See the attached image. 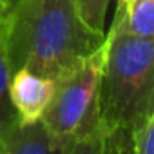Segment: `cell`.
<instances>
[{"label": "cell", "mask_w": 154, "mask_h": 154, "mask_svg": "<svg viewBox=\"0 0 154 154\" xmlns=\"http://www.w3.org/2000/svg\"><path fill=\"white\" fill-rule=\"evenodd\" d=\"M105 62V42L54 82L51 102L42 116L51 140L69 149L100 129V82Z\"/></svg>", "instance_id": "3"}, {"label": "cell", "mask_w": 154, "mask_h": 154, "mask_svg": "<svg viewBox=\"0 0 154 154\" xmlns=\"http://www.w3.org/2000/svg\"><path fill=\"white\" fill-rule=\"evenodd\" d=\"M54 91V80L33 72L29 69H18L11 74L9 98L20 123H35L42 120Z\"/></svg>", "instance_id": "4"}, {"label": "cell", "mask_w": 154, "mask_h": 154, "mask_svg": "<svg viewBox=\"0 0 154 154\" xmlns=\"http://www.w3.org/2000/svg\"><path fill=\"white\" fill-rule=\"evenodd\" d=\"M4 22V8H2V0H0V26Z\"/></svg>", "instance_id": "13"}, {"label": "cell", "mask_w": 154, "mask_h": 154, "mask_svg": "<svg viewBox=\"0 0 154 154\" xmlns=\"http://www.w3.org/2000/svg\"><path fill=\"white\" fill-rule=\"evenodd\" d=\"M4 152H6V143L0 140V154H4Z\"/></svg>", "instance_id": "14"}, {"label": "cell", "mask_w": 154, "mask_h": 154, "mask_svg": "<svg viewBox=\"0 0 154 154\" xmlns=\"http://www.w3.org/2000/svg\"><path fill=\"white\" fill-rule=\"evenodd\" d=\"M129 2H131V0H118V4H120V6H127Z\"/></svg>", "instance_id": "15"}, {"label": "cell", "mask_w": 154, "mask_h": 154, "mask_svg": "<svg viewBox=\"0 0 154 154\" xmlns=\"http://www.w3.org/2000/svg\"><path fill=\"white\" fill-rule=\"evenodd\" d=\"M116 154H132V141H131V140H127V141L120 147V150H118Z\"/></svg>", "instance_id": "12"}, {"label": "cell", "mask_w": 154, "mask_h": 154, "mask_svg": "<svg viewBox=\"0 0 154 154\" xmlns=\"http://www.w3.org/2000/svg\"><path fill=\"white\" fill-rule=\"evenodd\" d=\"M132 154H154V116L143 122L131 136Z\"/></svg>", "instance_id": "10"}, {"label": "cell", "mask_w": 154, "mask_h": 154, "mask_svg": "<svg viewBox=\"0 0 154 154\" xmlns=\"http://www.w3.org/2000/svg\"><path fill=\"white\" fill-rule=\"evenodd\" d=\"M11 65L6 51V36L4 26H0V140L8 143L15 129L20 125V120L13 109L9 98V82H11Z\"/></svg>", "instance_id": "7"}, {"label": "cell", "mask_w": 154, "mask_h": 154, "mask_svg": "<svg viewBox=\"0 0 154 154\" xmlns=\"http://www.w3.org/2000/svg\"><path fill=\"white\" fill-rule=\"evenodd\" d=\"M69 149L58 147L42 120L35 123H20L6 143L4 154H67Z\"/></svg>", "instance_id": "5"}, {"label": "cell", "mask_w": 154, "mask_h": 154, "mask_svg": "<svg viewBox=\"0 0 154 154\" xmlns=\"http://www.w3.org/2000/svg\"><path fill=\"white\" fill-rule=\"evenodd\" d=\"M17 2H18V0H2V8H4V18H6V15L17 6Z\"/></svg>", "instance_id": "11"}, {"label": "cell", "mask_w": 154, "mask_h": 154, "mask_svg": "<svg viewBox=\"0 0 154 154\" xmlns=\"http://www.w3.org/2000/svg\"><path fill=\"white\" fill-rule=\"evenodd\" d=\"M111 0H76L82 18L96 31L105 33V18Z\"/></svg>", "instance_id": "9"}, {"label": "cell", "mask_w": 154, "mask_h": 154, "mask_svg": "<svg viewBox=\"0 0 154 154\" xmlns=\"http://www.w3.org/2000/svg\"><path fill=\"white\" fill-rule=\"evenodd\" d=\"M111 29L154 40V0H131L127 6L118 4Z\"/></svg>", "instance_id": "6"}, {"label": "cell", "mask_w": 154, "mask_h": 154, "mask_svg": "<svg viewBox=\"0 0 154 154\" xmlns=\"http://www.w3.org/2000/svg\"><path fill=\"white\" fill-rule=\"evenodd\" d=\"M154 116V40L109 29L100 82V129L132 136Z\"/></svg>", "instance_id": "2"}, {"label": "cell", "mask_w": 154, "mask_h": 154, "mask_svg": "<svg viewBox=\"0 0 154 154\" xmlns=\"http://www.w3.org/2000/svg\"><path fill=\"white\" fill-rule=\"evenodd\" d=\"M127 140H131V136H105L98 132L71 145L67 154H116Z\"/></svg>", "instance_id": "8"}, {"label": "cell", "mask_w": 154, "mask_h": 154, "mask_svg": "<svg viewBox=\"0 0 154 154\" xmlns=\"http://www.w3.org/2000/svg\"><path fill=\"white\" fill-rule=\"evenodd\" d=\"M2 26L11 72L29 69L54 82L105 42L76 0H18Z\"/></svg>", "instance_id": "1"}]
</instances>
